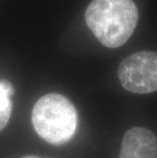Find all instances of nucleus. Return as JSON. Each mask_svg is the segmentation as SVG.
<instances>
[{"label": "nucleus", "mask_w": 157, "mask_h": 158, "mask_svg": "<svg viewBox=\"0 0 157 158\" xmlns=\"http://www.w3.org/2000/svg\"><path fill=\"white\" fill-rule=\"evenodd\" d=\"M85 19L102 45L118 48L133 35L139 11L133 0H93L87 7Z\"/></svg>", "instance_id": "obj_1"}, {"label": "nucleus", "mask_w": 157, "mask_h": 158, "mask_svg": "<svg viewBox=\"0 0 157 158\" xmlns=\"http://www.w3.org/2000/svg\"><path fill=\"white\" fill-rule=\"evenodd\" d=\"M32 123L36 133L52 145H63L75 135L78 114L66 97L50 93L40 98L33 107Z\"/></svg>", "instance_id": "obj_2"}, {"label": "nucleus", "mask_w": 157, "mask_h": 158, "mask_svg": "<svg viewBox=\"0 0 157 158\" xmlns=\"http://www.w3.org/2000/svg\"><path fill=\"white\" fill-rule=\"evenodd\" d=\"M118 76L126 91L148 94L157 91V52L140 51L122 61Z\"/></svg>", "instance_id": "obj_3"}, {"label": "nucleus", "mask_w": 157, "mask_h": 158, "mask_svg": "<svg viewBox=\"0 0 157 158\" xmlns=\"http://www.w3.org/2000/svg\"><path fill=\"white\" fill-rule=\"evenodd\" d=\"M118 158H157V139L145 127H133L122 138Z\"/></svg>", "instance_id": "obj_4"}, {"label": "nucleus", "mask_w": 157, "mask_h": 158, "mask_svg": "<svg viewBox=\"0 0 157 158\" xmlns=\"http://www.w3.org/2000/svg\"><path fill=\"white\" fill-rule=\"evenodd\" d=\"M13 87L7 81L0 82V131H2L7 124L12 110L11 96Z\"/></svg>", "instance_id": "obj_5"}, {"label": "nucleus", "mask_w": 157, "mask_h": 158, "mask_svg": "<svg viewBox=\"0 0 157 158\" xmlns=\"http://www.w3.org/2000/svg\"><path fill=\"white\" fill-rule=\"evenodd\" d=\"M24 158H39V157H37V156H32V155H30V156H26Z\"/></svg>", "instance_id": "obj_6"}]
</instances>
